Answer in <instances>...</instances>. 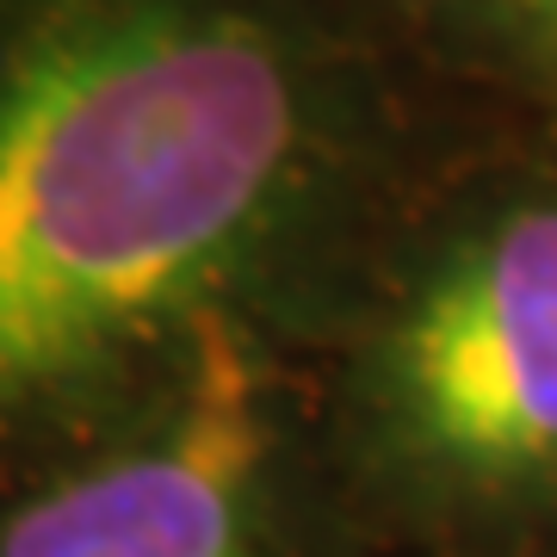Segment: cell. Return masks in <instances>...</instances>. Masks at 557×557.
Listing matches in <instances>:
<instances>
[{"label": "cell", "mask_w": 557, "mask_h": 557, "mask_svg": "<svg viewBox=\"0 0 557 557\" xmlns=\"http://www.w3.org/2000/svg\"><path fill=\"white\" fill-rule=\"evenodd\" d=\"M341 143L304 0H0V496L260 322Z\"/></svg>", "instance_id": "obj_1"}, {"label": "cell", "mask_w": 557, "mask_h": 557, "mask_svg": "<svg viewBox=\"0 0 557 557\" xmlns=\"http://www.w3.org/2000/svg\"><path fill=\"white\" fill-rule=\"evenodd\" d=\"M0 557H278V409L255 322H218L156 409L0 496Z\"/></svg>", "instance_id": "obj_2"}, {"label": "cell", "mask_w": 557, "mask_h": 557, "mask_svg": "<svg viewBox=\"0 0 557 557\" xmlns=\"http://www.w3.org/2000/svg\"><path fill=\"white\" fill-rule=\"evenodd\" d=\"M379 391L428 465L483 490L557 478V205L465 236L403 304Z\"/></svg>", "instance_id": "obj_3"}, {"label": "cell", "mask_w": 557, "mask_h": 557, "mask_svg": "<svg viewBox=\"0 0 557 557\" xmlns=\"http://www.w3.org/2000/svg\"><path fill=\"white\" fill-rule=\"evenodd\" d=\"M458 13H471V20L496 25L508 38H520L527 50L557 62V0H446Z\"/></svg>", "instance_id": "obj_4"}]
</instances>
